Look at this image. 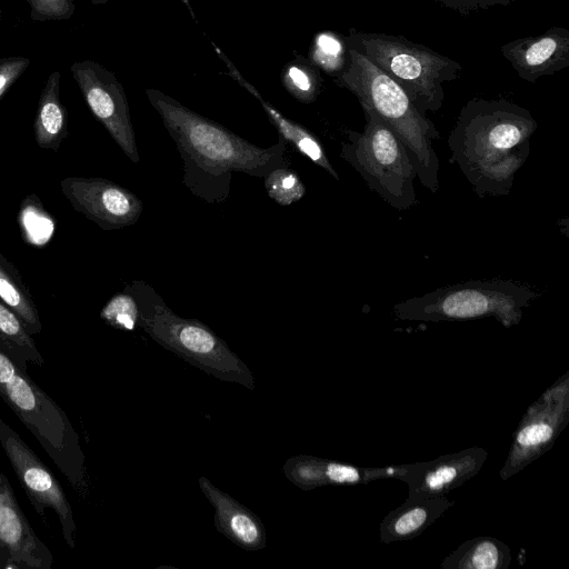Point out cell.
I'll use <instances>...</instances> for the list:
<instances>
[{"label":"cell","instance_id":"1","mask_svg":"<svg viewBox=\"0 0 569 569\" xmlns=\"http://www.w3.org/2000/svg\"><path fill=\"white\" fill-rule=\"evenodd\" d=\"M146 96L180 153L183 184L201 200L227 201L233 172L264 178L286 166L288 142L283 138L261 148L158 89H147Z\"/></svg>","mask_w":569,"mask_h":569},{"label":"cell","instance_id":"2","mask_svg":"<svg viewBox=\"0 0 569 569\" xmlns=\"http://www.w3.org/2000/svg\"><path fill=\"white\" fill-rule=\"evenodd\" d=\"M537 121L526 108L506 99L471 98L461 108L448 146L479 197L510 193L530 153Z\"/></svg>","mask_w":569,"mask_h":569},{"label":"cell","instance_id":"3","mask_svg":"<svg viewBox=\"0 0 569 569\" xmlns=\"http://www.w3.org/2000/svg\"><path fill=\"white\" fill-rule=\"evenodd\" d=\"M360 104L372 109L401 139L417 170L419 182L431 192L439 190V159L432 141L440 138L430 119L412 103L406 91L362 53L347 48L343 68L335 76Z\"/></svg>","mask_w":569,"mask_h":569},{"label":"cell","instance_id":"4","mask_svg":"<svg viewBox=\"0 0 569 569\" xmlns=\"http://www.w3.org/2000/svg\"><path fill=\"white\" fill-rule=\"evenodd\" d=\"M127 286L138 302V327L152 340L222 381L237 382L249 390L256 388L254 377L247 365L208 326L176 315L142 280H133Z\"/></svg>","mask_w":569,"mask_h":569},{"label":"cell","instance_id":"5","mask_svg":"<svg viewBox=\"0 0 569 569\" xmlns=\"http://www.w3.org/2000/svg\"><path fill=\"white\" fill-rule=\"evenodd\" d=\"M342 38L346 48L366 56L400 84L422 114L442 107V84L456 80L462 71L459 62L403 36L351 28Z\"/></svg>","mask_w":569,"mask_h":569},{"label":"cell","instance_id":"6","mask_svg":"<svg viewBox=\"0 0 569 569\" xmlns=\"http://www.w3.org/2000/svg\"><path fill=\"white\" fill-rule=\"evenodd\" d=\"M537 297L530 287L511 280H472L398 302L392 313L399 320L425 322L492 317L510 328L520 322L523 309Z\"/></svg>","mask_w":569,"mask_h":569},{"label":"cell","instance_id":"7","mask_svg":"<svg viewBox=\"0 0 569 569\" xmlns=\"http://www.w3.org/2000/svg\"><path fill=\"white\" fill-rule=\"evenodd\" d=\"M361 108L366 118L363 130H347L340 157L389 206L408 210L418 203L412 158L398 134L372 109L365 104Z\"/></svg>","mask_w":569,"mask_h":569},{"label":"cell","instance_id":"8","mask_svg":"<svg viewBox=\"0 0 569 569\" xmlns=\"http://www.w3.org/2000/svg\"><path fill=\"white\" fill-rule=\"evenodd\" d=\"M0 397L39 441L73 489L84 493L88 488L84 455L80 437L66 412L21 368L0 386Z\"/></svg>","mask_w":569,"mask_h":569},{"label":"cell","instance_id":"9","mask_svg":"<svg viewBox=\"0 0 569 569\" xmlns=\"http://www.w3.org/2000/svg\"><path fill=\"white\" fill-rule=\"evenodd\" d=\"M569 421V372H566L522 416L499 476L508 480L551 449Z\"/></svg>","mask_w":569,"mask_h":569},{"label":"cell","instance_id":"10","mask_svg":"<svg viewBox=\"0 0 569 569\" xmlns=\"http://www.w3.org/2000/svg\"><path fill=\"white\" fill-rule=\"evenodd\" d=\"M0 445L34 510L42 518L47 508L53 510L60 521L64 541L70 548H74L76 521L72 506L61 485L30 447L1 418Z\"/></svg>","mask_w":569,"mask_h":569},{"label":"cell","instance_id":"11","mask_svg":"<svg viewBox=\"0 0 569 569\" xmlns=\"http://www.w3.org/2000/svg\"><path fill=\"white\" fill-rule=\"evenodd\" d=\"M71 73L96 119L129 160L138 164L139 151L122 84L111 71L92 60L73 63Z\"/></svg>","mask_w":569,"mask_h":569},{"label":"cell","instance_id":"12","mask_svg":"<svg viewBox=\"0 0 569 569\" xmlns=\"http://www.w3.org/2000/svg\"><path fill=\"white\" fill-rule=\"evenodd\" d=\"M60 187L72 208L102 230L130 227L142 213V201L132 191L104 178L67 177Z\"/></svg>","mask_w":569,"mask_h":569},{"label":"cell","instance_id":"13","mask_svg":"<svg viewBox=\"0 0 569 569\" xmlns=\"http://www.w3.org/2000/svg\"><path fill=\"white\" fill-rule=\"evenodd\" d=\"M0 549L14 567L50 569L53 557L23 515L7 478L0 473Z\"/></svg>","mask_w":569,"mask_h":569},{"label":"cell","instance_id":"14","mask_svg":"<svg viewBox=\"0 0 569 569\" xmlns=\"http://www.w3.org/2000/svg\"><path fill=\"white\" fill-rule=\"evenodd\" d=\"M487 458V450L475 446L435 460L413 462L403 481L409 493L443 497L475 477Z\"/></svg>","mask_w":569,"mask_h":569},{"label":"cell","instance_id":"15","mask_svg":"<svg viewBox=\"0 0 569 569\" xmlns=\"http://www.w3.org/2000/svg\"><path fill=\"white\" fill-rule=\"evenodd\" d=\"M500 50L522 80L536 82L569 66V30L552 27L540 36L505 43Z\"/></svg>","mask_w":569,"mask_h":569},{"label":"cell","instance_id":"16","mask_svg":"<svg viewBox=\"0 0 569 569\" xmlns=\"http://www.w3.org/2000/svg\"><path fill=\"white\" fill-rule=\"evenodd\" d=\"M282 470L287 479L302 490L325 486L366 485L385 479V467L363 468L308 455L289 458Z\"/></svg>","mask_w":569,"mask_h":569},{"label":"cell","instance_id":"17","mask_svg":"<svg viewBox=\"0 0 569 569\" xmlns=\"http://www.w3.org/2000/svg\"><path fill=\"white\" fill-rule=\"evenodd\" d=\"M198 483L214 508V526L220 533L247 551L266 547V528L256 513L216 487L208 478L200 477Z\"/></svg>","mask_w":569,"mask_h":569},{"label":"cell","instance_id":"18","mask_svg":"<svg viewBox=\"0 0 569 569\" xmlns=\"http://www.w3.org/2000/svg\"><path fill=\"white\" fill-rule=\"evenodd\" d=\"M455 501L443 497L409 493L402 505L390 511L379 527L380 540L391 543L411 540L440 518Z\"/></svg>","mask_w":569,"mask_h":569},{"label":"cell","instance_id":"19","mask_svg":"<svg viewBox=\"0 0 569 569\" xmlns=\"http://www.w3.org/2000/svg\"><path fill=\"white\" fill-rule=\"evenodd\" d=\"M227 64L230 68L232 77L259 100L270 122L279 132V137L283 138L287 142L292 143L302 156L326 170L332 178L339 181L340 177L329 161L321 141L307 128L286 118L272 104L266 101L257 89L240 76L238 70L234 69L229 60L227 61Z\"/></svg>","mask_w":569,"mask_h":569},{"label":"cell","instance_id":"20","mask_svg":"<svg viewBox=\"0 0 569 569\" xmlns=\"http://www.w3.org/2000/svg\"><path fill=\"white\" fill-rule=\"evenodd\" d=\"M60 72L53 71L41 91L33 122L34 139L41 149L58 151L68 134L67 110L60 100Z\"/></svg>","mask_w":569,"mask_h":569},{"label":"cell","instance_id":"21","mask_svg":"<svg viewBox=\"0 0 569 569\" xmlns=\"http://www.w3.org/2000/svg\"><path fill=\"white\" fill-rule=\"evenodd\" d=\"M511 562L509 547L493 537H476L462 542L445 558L442 569H507Z\"/></svg>","mask_w":569,"mask_h":569},{"label":"cell","instance_id":"22","mask_svg":"<svg viewBox=\"0 0 569 569\" xmlns=\"http://www.w3.org/2000/svg\"><path fill=\"white\" fill-rule=\"evenodd\" d=\"M0 300L11 308L33 336L42 330L37 305L19 270L0 252Z\"/></svg>","mask_w":569,"mask_h":569},{"label":"cell","instance_id":"23","mask_svg":"<svg viewBox=\"0 0 569 569\" xmlns=\"http://www.w3.org/2000/svg\"><path fill=\"white\" fill-rule=\"evenodd\" d=\"M0 349L24 371L29 363L38 366L44 363L43 357L21 319L1 300Z\"/></svg>","mask_w":569,"mask_h":569},{"label":"cell","instance_id":"24","mask_svg":"<svg viewBox=\"0 0 569 569\" xmlns=\"http://www.w3.org/2000/svg\"><path fill=\"white\" fill-rule=\"evenodd\" d=\"M17 221L23 241L31 247H46L54 234V218L34 193L21 201Z\"/></svg>","mask_w":569,"mask_h":569},{"label":"cell","instance_id":"25","mask_svg":"<svg viewBox=\"0 0 569 569\" xmlns=\"http://www.w3.org/2000/svg\"><path fill=\"white\" fill-rule=\"evenodd\" d=\"M281 81L286 90L303 103L313 102L321 90V77L317 67L297 57L284 68Z\"/></svg>","mask_w":569,"mask_h":569},{"label":"cell","instance_id":"26","mask_svg":"<svg viewBox=\"0 0 569 569\" xmlns=\"http://www.w3.org/2000/svg\"><path fill=\"white\" fill-rule=\"evenodd\" d=\"M347 59V48L341 34L322 32L315 37L310 48V60L332 77L339 72Z\"/></svg>","mask_w":569,"mask_h":569},{"label":"cell","instance_id":"27","mask_svg":"<svg viewBox=\"0 0 569 569\" xmlns=\"http://www.w3.org/2000/svg\"><path fill=\"white\" fill-rule=\"evenodd\" d=\"M263 182L268 196L280 206L298 202L307 191L298 173L286 166L270 171Z\"/></svg>","mask_w":569,"mask_h":569},{"label":"cell","instance_id":"28","mask_svg":"<svg viewBox=\"0 0 569 569\" xmlns=\"http://www.w3.org/2000/svg\"><path fill=\"white\" fill-rule=\"evenodd\" d=\"M100 318L116 329L124 331L137 329L139 307L128 286L109 299L100 311Z\"/></svg>","mask_w":569,"mask_h":569},{"label":"cell","instance_id":"29","mask_svg":"<svg viewBox=\"0 0 569 569\" xmlns=\"http://www.w3.org/2000/svg\"><path fill=\"white\" fill-rule=\"evenodd\" d=\"M31 18L38 21L69 19L74 11L73 0H27Z\"/></svg>","mask_w":569,"mask_h":569},{"label":"cell","instance_id":"30","mask_svg":"<svg viewBox=\"0 0 569 569\" xmlns=\"http://www.w3.org/2000/svg\"><path fill=\"white\" fill-rule=\"evenodd\" d=\"M30 63L28 58L10 57L0 59V98L26 71Z\"/></svg>","mask_w":569,"mask_h":569},{"label":"cell","instance_id":"31","mask_svg":"<svg viewBox=\"0 0 569 569\" xmlns=\"http://www.w3.org/2000/svg\"><path fill=\"white\" fill-rule=\"evenodd\" d=\"M446 8L455 10L461 14L488 10L496 6H508L512 0H433Z\"/></svg>","mask_w":569,"mask_h":569}]
</instances>
